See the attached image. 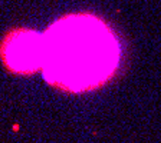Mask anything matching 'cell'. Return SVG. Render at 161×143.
<instances>
[{"instance_id": "cell-1", "label": "cell", "mask_w": 161, "mask_h": 143, "mask_svg": "<svg viewBox=\"0 0 161 143\" xmlns=\"http://www.w3.org/2000/svg\"><path fill=\"white\" fill-rule=\"evenodd\" d=\"M42 36L43 77L58 89L72 93L92 90L104 84L118 67L117 37L94 14L65 16Z\"/></svg>"}, {"instance_id": "cell-2", "label": "cell", "mask_w": 161, "mask_h": 143, "mask_svg": "<svg viewBox=\"0 0 161 143\" xmlns=\"http://www.w3.org/2000/svg\"><path fill=\"white\" fill-rule=\"evenodd\" d=\"M2 59L12 72L29 74L42 69L43 36L32 30H14L3 40Z\"/></svg>"}]
</instances>
